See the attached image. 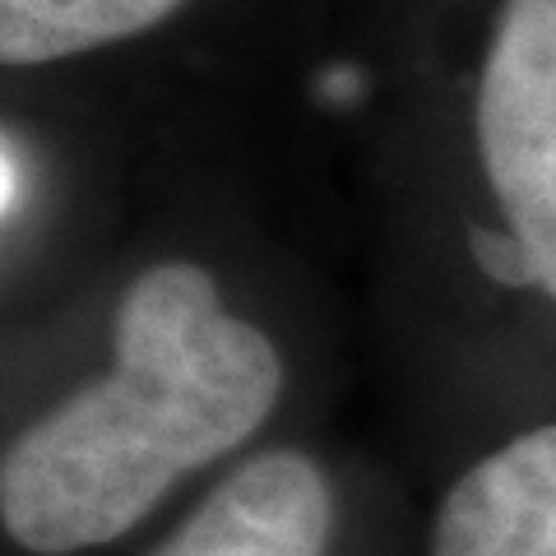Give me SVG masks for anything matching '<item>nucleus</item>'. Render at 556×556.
Listing matches in <instances>:
<instances>
[{
  "label": "nucleus",
  "instance_id": "obj_4",
  "mask_svg": "<svg viewBox=\"0 0 556 556\" xmlns=\"http://www.w3.org/2000/svg\"><path fill=\"white\" fill-rule=\"evenodd\" d=\"M427 556H556V422L529 427L464 468Z\"/></svg>",
  "mask_w": 556,
  "mask_h": 556
},
{
  "label": "nucleus",
  "instance_id": "obj_6",
  "mask_svg": "<svg viewBox=\"0 0 556 556\" xmlns=\"http://www.w3.org/2000/svg\"><path fill=\"white\" fill-rule=\"evenodd\" d=\"M14 204V163H10V153L0 149V214Z\"/></svg>",
  "mask_w": 556,
  "mask_h": 556
},
{
  "label": "nucleus",
  "instance_id": "obj_3",
  "mask_svg": "<svg viewBox=\"0 0 556 556\" xmlns=\"http://www.w3.org/2000/svg\"><path fill=\"white\" fill-rule=\"evenodd\" d=\"M334 492L302 450H265L232 468L149 556H325Z\"/></svg>",
  "mask_w": 556,
  "mask_h": 556
},
{
  "label": "nucleus",
  "instance_id": "obj_1",
  "mask_svg": "<svg viewBox=\"0 0 556 556\" xmlns=\"http://www.w3.org/2000/svg\"><path fill=\"white\" fill-rule=\"evenodd\" d=\"M283 357L223 306L214 274L167 260L116 311V362L0 455V525L24 552L102 547L139 525L186 473L265 427Z\"/></svg>",
  "mask_w": 556,
  "mask_h": 556
},
{
  "label": "nucleus",
  "instance_id": "obj_5",
  "mask_svg": "<svg viewBox=\"0 0 556 556\" xmlns=\"http://www.w3.org/2000/svg\"><path fill=\"white\" fill-rule=\"evenodd\" d=\"M186 0H0V65H47L159 28Z\"/></svg>",
  "mask_w": 556,
  "mask_h": 556
},
{
  "label": "nucleus",
  "instance_id": "obj_2",
  "mask_svg": "<svg viewBox=\"0 0 556 556\" xmlns=\"http://www.w3.org/2000/svg\"><path fill=\"white\" fill-rule=\"evenodd\" d=\"M473 149L519 265L556 306V0H496L473 84Z\"/></svg>",
  "mask_w": 556,
  "mask_h": 556
}]
</instances>
